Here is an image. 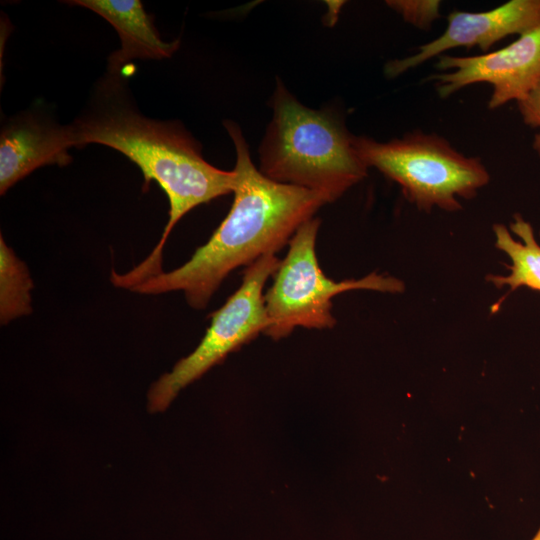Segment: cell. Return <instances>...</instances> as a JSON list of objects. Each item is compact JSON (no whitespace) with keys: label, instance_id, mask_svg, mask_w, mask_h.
<instances>
[{"label":"cell","instance_id":"277c9868","mask_svg":"<svg viewBox=\"0 0 540 540\" xmlns=\"http://www.w3.org/2000/svg\"><path fill=\"white\" fill-rule=\"evenodd\" d=\"M353 146L367 168L396 182L404 197L426 212L460 210L458 198L475 197L490 179L480 158L461 154L433 133L411 132L387 142L354 136Z\"/></svg>","mask_w":540,"mask_h":540},{"label":"cell","instance_id":"3957f363","mask_svg":"<svg viewBox=\"0 0 540 540\" xmlns=\"http://www.w3.org/2000/svg\"><path fill=\"white\" fill-rule=\"evenodd\" d=\"M272 119L259 147L262 174L282 184L324 194L329 202L367 176L353 137L331 109L301 104L277 80Z\"/></svg>","mask_w":540,"mask_h":540},{"label":"cell","instance_id":"7a4b0ae2","mask_svg":"<svg viewBox=\"0 0 540 540\" xmlns=\"http://www.w3.org/2000/svg\"><path fill=\"white\" fill-rule=\"evenodd\" d=\"M223 124L236 152L230 211L188 261L147 279L132 292L159 295L181 291L190 307L205 309L232 271L281 250L303 223L330 203L322 193L266 177L253 164L240 127L230 120Z\"/></svg>","mask_w":540,"mask_h":540},{"label":"cell","instance_id":"8992f818","mask_svg":"<svg viewBox=\"0 0 540 540\" xmlns=\"http://www.w3.org/2000/svg\"><path fill=\"white\" fill-rule=\"evenodd\" d=\"M280 261L275 254H268L246 267L239 288L211 314L210 326L195 350L151 385L148 391L150 412L166 410L183 388L219 364L228 354L265 333L270 319L263 290Z\"/></svg>","mask_w":540,"mask_h":540},{"label":"cell","instance_id":"52a82bcc","mask_svg":"<svg viewBox=\"0 0 540 540\" xmlns=\"http://www.w3.org/2000/svg\"><path fill=\"white\" fill-rule=\"evenodd\" d=\"M436 67L454 70L426 79L436 82L441 98L472 84L488 83L492 86L489 109L512 100L518 102L540 82V27L494 52L468 57L442 55Z\"/></svg>","mask_w":540,"mask_h":540},{"label":"cell","instance_id":"5bb4252c","mask_svg":"<svg viewBox=\"0 0 540 540\" xmlns=\"http://www.w3.org/2000/svg\"><path fill=\"white\" fill-rule=\"evenodd\" d=\"M517 107L523 122L529 127L538 129L533 138L532 148L540 157V82L524 99L517 102Z\"/></svg>","mask_w":540,"mask_h":540},{"label":"cell","instance_id":"9a60e30c","mask_svg":"<svg viewBox=\"0 0 540 540\" xmlns=\"http://www.w3.org/2000/svg\"><path fill=\"white\" fill-rule=\"evenodd\" d=\"M531 540H540V526Z\"/></svg>","mask_w":540,"mask_h":540},{"label":"cell","instance_id":"6da1fadb","mask_svg":"<svg viewBox=\"0 0 540 540\" xmlns=\"http://www.w3.org/2000/svg\"><path fill=\"white\" fill-rule=\"evenodd\" d=\"M127 67H107L70 126L76 148L96 143L121 152L139 167L146 187L155 181L168 198L169 218L157 245L120 276L132 289L163 272V249L175 225L193 208L232 193L236 174L207 162L199 143L179 121L143 115L128 89Z\"/></svg>","mask_w":540,"mask_h":540},{"label":"cell","instance_id":"5b68a950","mask_svg":"<svg viewBox=\"0 0 540 540\" xmlns=\"http://www.w3.org/2000/svg\"><path fill=\"white\" fill-rule=\"evenodd\" d=\"M320 219L303 223L288 243V251L264 294L270 325L265 335L273 340L288 336L295 328L328 329L336 324L332 299L351 290L398 294L405 284L393 276L372 272L360 279L334 281L322 271L316 255Z\"/></svg>","mask_w":540,"mask_h":540},{"label":"cell","instance_id":"7c38bea8","mask_svg":"<svg viewBox=\"0 0 540 540\" xmlns=\"http://www.w3.org/2000/svg\"><path fill=\"white\" fill-rule=\"evenodd\" d=\"M33 281L27 266L0 237V322L11 321L32 312Z\"/></svg>","mask_w":540,"mask_h":540},{"label":"cell","instance_id":"4fadbf2b","mask_svg":"<svg viewBox=\"0 0 540 540\" xmlns=\"http://www.w3.org/2000/svg\"><path fill=\"white\" fill-rule=\"evenodd\" d=\"M386 4L419 29H429L440 15L438 0H389Z\"/></svg>","mask_w":540,"mask_h":540},{"label":"cell","instance_id":"ba28073f","mask_svg":"<svg viewBox=\"0 0 540 540\" xmlns=\"http://www.w3.org/2000/svg\"><path fill=\"white\" fill-rule=\"evenodd\" d=\"M540 27V0H510L482 12L452 11L445 31L418 47L417 52L385 65V74L394 78L443 52L478 47L484 53L507 36H519Z\"/></svg>","mask_w":540,"mask_h":540},{"label":"cell","instance_id":"30bf717a","mask_svg":"<svg viewBox=\"0 0 540 540\" xmlns=\"http://www.w3.org/2000/svg\"><path fill=\"white\" fill-rule=\"evenodd\" d=\"M65 3L87 8L113 26L121 46L109 56V68H124L135 59L170 58L180 46V39L167 42L160 37L139 0H70Z\"/></svg>","mask_w":540,"mask_h":540},{"label":"cell","instance_id":"8fae6325","mask_svg":"<svg viewBox=\"0 0 540 540\" xmlns=\"http://www.w3.org/2000/svg\"><path fill=\"white\" fill-rule=\"evenodd\" d=\"M495 224V247L509 260V274L488 275L487 280L497 288L508 286L511 291L527 287L540 292V244L532 225L520 214H515L509 225Z\"/></svg>","mask_w":540,"mask_h":540},{"label":"cell","instance_id":"9c48e42d","mask_svg":"<svg viewBox=\"0 0 540 540\" xmlns=\"http://www.w3.org/2000/svg\"><path fill=\"white\" fill-rule=\"evenodd\" d=\"M73 147L70 124H59L40 110L8 119L0 133V194L42 166L68 165Z\"/></svg>","mask_w":540,"mask_h":540}]
</instances>
